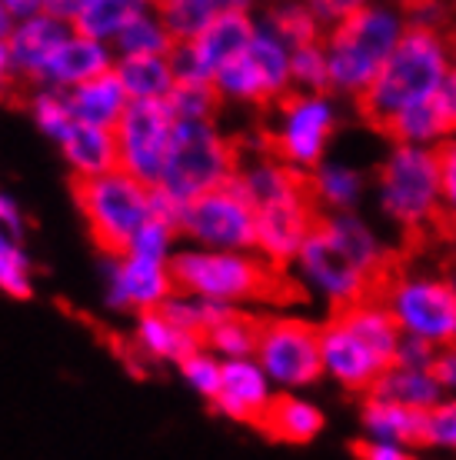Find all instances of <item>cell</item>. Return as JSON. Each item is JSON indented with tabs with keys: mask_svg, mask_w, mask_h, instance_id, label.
<instances>
[{
	"mask_svg": "<svg viewBox=\"0 0 456 460\" xmlns=\"http://www.w3.org/2000/svg\"><path fill=\"white\" fill-rule=\"evenodd\" d=\"M307 284L330 300V314L360 300H383L403 270L399 253L387 251L356 214H320L297 257Z\"/></svg>",
	"mask_w": 456,
	"mask_h": 460,
	"instance_id": "1",
	"label": "cell"
},
{
	"mask_svg": "<svg viewBox=\"0 0 456 460\" xmlns=\"http://www.w3.org/2000/svg\"><path fill=\"white\" fill-rule=\"evenodd\" d=\"M110 54L107 47L97 40H83V37H70L67 44H60L50 60L40 70V84H54V87H80V84H91L103 74H110Z\"/></svg>",
	"mask_w": 456,
	"mask_h": 460,
	"instance_id": "21",
	"label": "cell"
},
{
	"mask_svg": "<svg viewBox=\"0 0 456 460\" xmlns=\"http://www.w3.org/2000/svg\"><path fill=\"white\" fill-rule=\"evenodd\" d=\"M74 31L70 23H60L54 17H34V21L17 23L13 37L7 40V58H11L13 81L23 84H40V70L50 60V54L57 50L60 44H67Z\"/></svg>",
	"mask_w": 456,
	"mask_h": 460,
	"instance_id": "17",
	"label": "cell"
},
{
	"mask_svg": "<svg viewBox=\"0 0 456 460\" xmlns=\"http://www.w3.org/2000/svg\"><path fill=\"white\" fill-rule=\"evenodd\" d=\"M387 307L403 337L434 347H456V284L450 277L399 274L387 290Z\"/></svg>",
	"mask_w": 456,
	"mask_h": 460,
	"instance_id": "9",
	"label": "cell"
},
{
	"mask_svg": "<svg viewBox=\"0 0 456 460\" xmlns=\"http://www.w3.org/2000/svg\"><path fill=\"white\" fill-rule=\"evenodd\" d=\"M263 321H267V317H257V314H247V311H240V307H233L224 321L210 327L206 350H210V354H220L224 360H253V357H257V347H260Z\"/></svg>",
	"mask_w": 456,
	"mask_h": 460,
	"instance_id": "29",
	"label": "cell"
},
{
	"mask_svg": "<svg viewBox=\"0 0 456 460\" xmlns=\"http://www.w3.org/2000/svg\"><path fill=\"white\" fill-rule=\"evenodd\" d=\"M267 374L257 360H224V384L214 401V411L240 424H260L263 411L270 407L274 394L267 387Z\"/></svg>",
	"mask_w": 456,
	"mask_h": 460,
	"instance_id": "16",
	"label": "cell"
},
{
	"mask_svg": "<svg viewBox=\"0 0 456 460\" xmlns=\"http://www.w3.org/2000/svg\"><path fill=\"white\" fill-rule=\"evenodd\" d=\"M450 70H453V50L446 34L426 27H407L377 81L354 101L356 114L370 130H380L399 111L440 97L446 91Z\"/></svg>",
	"mask_w": 456,
	"mask_h": 460,
	"instance_id": "3",
	"label": "cell"
},
{
	"mask_svg": "<svg viewBox=\"0 0 456 460\" xmlns=\"http://www.w3.org/2000/svg\"><path fill=\"white\" fill-rule=\"evenodd\" d=\"M180 234L206 243V251H257V210L237 187L227 184L183 208Z\"/></svg>",
	"mask_w": 456,
	"mask_h": 460,
	"instance_id": "13",
	"label": "cell"
},
{
	"mask_svg": "<svg viewBox=\"0 0 456 460\" xmlns=\"http://www.w3.org/2000/svg\"><path fill=\"white\" fill-rule=\"evenodd\" d=\"M163 31L177 40V44H190L204 34L220 13L227 11V4H214V0H160L150 4Z\"/></svg>",
	"mask_w": 456,
	"mask_h": 460,
	"instance_id": "31",
	"label": "cell"
},
{
	"mask_svg": "<svg viewBox=\"0 0 456 460\" xmlns=\"http://www.w3.org/2000/svg\"><path fill=\"white\" fill-rule=\"evenodd\" d=\"M0 290L17 300H27L34 294V288H31V261L23 257L21 247H13L7 257H0Z\"/></svg>",
	"mask_w": 456,
	"mask_h": 460,
	"instance_id": "41",
	"label": "cell"
},
{
	"mask_svg": "<svg viewBox=\"0 0 456 460\" xmlns=\"http://www.w3.org/2000/svg\"><path fill=\"white\" fill-rule=\"evenodd\" d=\"M34 117L37 124H40V130H44L47 137L54 140H64L70 137V130L77 127V120H74V114H70L67 101L60 97V93H50V91H40L34 93Z\"/></svg>",
	"mask_w": 456,
	"mask_h": 460,
	"instance_id": "38",
	"label": "cell"
},
{
	"mask_svg": "<svg viewBox=\"0 0 456 460\" xmlns=\"http://www.w3.org/2000/svg\"><path fill=\"white\" fill-rule=\"evenodd\" d=\"M173 297V280L167 264H153L144 257H124L114 261V280H110V307H137L150 311Z\"/></svg>",
	"mask_w": 456,
	"mask_h": 460,
	"instance_id": "18",
	"label": "cell"
},
{
	"mask_svg": "<svg viewBox=\"0 0 456 460\" xmlns=\"http://www.w3.org/2000/svg\"><path fill=\"white\" fill-rule=\"evenodd\" d=\"M114 74L130 104L167 101L173 87H177V74L171 67V58H147V54L144 58H120Z\"/></svg>",
	"mask_w": 456,
	"mask_h": 460,
	"instance_id": "25",
	"label": "cell"
},
{
	"mask_svg": "<svg viewBox=\"0 0 456 460\" xmlns=\"http://www.w3.org/2000/svg\"><path fill=\"white\" fill-rule=\"evenodd\" d=\"M426 444L456 450V401H443L426 411Z\"/></svg>",
	"mask_w": 456,
	"mask_h": 460,
	"instance_id": "42",
	"label": "cell"
},
{
	"mask_svg": "<svg viewBox=\"0 0 456 460\" xmlns=\"http://www.w3.org/2000/svg\"><path fill=\"white\" fill-rule=\"evenodd\" d=\"M60 147H64V157L70 161V167H74L77 177H103V173L120 171L114 130L77 124Z\"/></svg>",
	"mask_w": 456,
	"mask_h": 460,
	"instance_id": "26",
	"label": "cell"
},
{
	"mask_svg": "<svg viewBox=\"0 0 456 460\" xmlns=\"http://www.w3.org/2000/svg\"><path fill=\"white\" fill-rule=\"evenodd\" d=\"M313 197L323 214H350L364 197V173L346 167V164H320L310 171Z\"/></svg>",
	"mask_w": 456,
	"mask_h": 460,
	"instance_id": "30",
	"label": "cell"
},
{
	"mask_svg": "<svg viewBox=\"0 0 456 460\" xmlns=\"http://www.w3.org/2000/svg\"><path fill=\"white\" fill-rule=\"evenodd\" d=\"M13 17H11V11H7V4H0V44H7L13 37Z\"/></svg>",
	"mask_w": 456,
	"mask_h": 460,
	"instance_id": "47",
	"label": "cell"
},
{
	"mask_svg": "<svg viewBox=\"0 0 456 460\" xmlns=\"http://www.w3.org/2000/svg\"><path fill=\"white\" fill-rule=\"evenodd\" d=\"M173 117L177 120H200V124H214L220 114L224 97L214 84H177L173 93L167 97Z\"/></svg>",
	"mask_w": 456,
	"mask_h": 460,
	"instance_id": "35",
	"label": "cell"
},
{
	"mask_svg": "<svg viewBox=\"0 0 456 460\" xmlns=\"http://www.w3.org/2000/svg\"><path fill=\"white\" fill-rule=\"evenodd\" d=\"M257 364L280 387H310L323 370L320 354V327L300 317H267L263 321Z\"/></svg>",
	"mask_w": 456,
	"mask_h": 460,
	"instance_id": "12",
	"label": "cell"
},
{
	"mask_svg": "<svg viewBox=\"0 0 456 460\" xmlns=\"http://www.w3.org/2000/svg\"><path fill=\"white\" fill-rule=\"evenodd\" d=\"M257 21L247 4H227V11L206 27L190 44H177L171 54V67L177 84H214L220 70L243 58L257 40Z\"/></svg>",
	"mask_w": 456,
	"mask_h": 460,
	"instance_id": "10",
	"label": "cell"
},
{
	"mask_svg": "<svg viewBox=\"0 0 456 460\" xmlns=\"http://www.w3.org/2000/svg\"><path fill=\"white\" fill-rule=\"evenodd\" d=\"M350 454L356 460H417L407 447H397V444H380V440H354L350 444Z\"/></svg>",
	"mask_w": 456,
	"mask_h": 460,
	"instance_id": "44",
	"label": "cell"
},
{
	"mask_svg": "<svg viewBox=\"0 0 456 460\" xmlns=\"http://www.w3.org/2000/svg\"><path fill=\"white\" fill-rule=\"evenodd\" d=\"M134 13H137V4H130V0H83L70 31H74V37L97 40V44L117 40Z\"/></svg>",
	"mask_w": 456,
	"mask_h": 460,
	"instance_id": "32",
	"label": "cell"
},
{
	"mask_svg": "<svg viewBox=\"0 0 456 460\" xmlns=\"http://www.w3.org/2000/svg\"><path fill=\"white\" fill-rule=\"evenodd\" d=\"M436 354H440V347L426 344V341H417V337H403V341H399L397 364H393V367H403V370H430V367H434Z\"/></svg>",
	"mask_w": 456,
	"mask_h": 460,
	"instance_id": "43",
	"label": "cell"
},
{
	"mask_svg": "<svg viewBox=\"0 0 456 460\" xmlns=\"http://www.w3.org/2000/svg\"><path fill=\"white\" fill-rule=\"evenodd\" d=\"M403 34H407L403 11L356 4V11L323 37L330 93H346L356 101L360 93L370 91V84L377 81V74L397 50Z\"/></svg>",
	"mask_w": 456,
	"mask_h": 460,
	"instance_id": "5",
	"label": "cell"
},
{
	"mask_svg": "<svg viewBox=\"0 0 456 460\" xmlns=\"http://www.w3.org/2000/svg\"><path fill=\"white\" fill-rule=\"evenodd\" d=\"M64 101H67L70 114L77 124H87V127H101V130H114L120 124V117L127 114V101L124 87L117 81V74H103L97 81L91 84H80L74 91L64 93Z\"/></svg>",
	"mask_w": 456,
	"mask_h": 460,
	"instance_id": "23",
	"label": "cell"
},
{
	"mask_svg": "<svg viewBox=\"0 0 456 460\" xmlns=\"http://www.w3.org/2000/svg\"><path fill=\"white\" fill-rule=\"evenodd\" d=\"M0 224L4 227H11V237H21V214H17V208H13V200H7V197L0 194Z\"/></svg>",
	"mask_w": 456,
	"mask_h": 460,
	"instance_id": "46",
	"label": "cell"
},
{
	"mask_svg": "<svg viewBox=\"0 0 456 460\" xmlns=\"http://www.w3.org/2000/svg\"><path fill=\"white\" fill-rule=\"evenodd\" d=\"M330 321L346 327L387 370L397 364V350H399V341H403V331H399V323L393 321L387 300H360L354 307L333 311Z\"/></svg>",
	"mask_w": 456,
	"mask_h": 460,
	"instance_id": "19",
	"label": "cell"
},
{
	"mask_svg": "<svg viewBox=\"0 0 456 460\" xmlns=\"http://www.w3.org/2000/svg\"><path fill=\"white\" fill-rule=\"evenodd\" d=\"M320 204L313 197V181L303 190L280 197L274 204L257 210V253L274 267L286 270L310 241L320 220Z\"/></svg>",
	"mask_w": 456,
	"mask_h": 460,
	"instance_id": "14",
	"label": "cell"
},
{
	"mask_svg": "<svg viewBox=\"0 0 456 460\" xmlns=\"http://www.w3.org/2000/svg\"><path fill=\"white\" fill-rule=\"evenodd\" d=\"M177 234L180 230L173 224L150 217L137 234V241H134V257H144V261H153V264H167V253H171V243Z\"/></svg>",
	"mask_w": 456,
	"mask_h": 460,
	"instance_id": "40",
	"label": "cell"
},
{
	"mask_svg": "<svg viewBox=\"0 0 456 460\" xmlns=\"http://www.w3.org/2000/svg\"><path fill=\"white\" fill-rule=\"evenodd\" d=\"M380 210L413 247L443 237V181L436 147H390L377 167Z\"/></svg>",
	"mask_w": 456,
	"mask_h": 460,
	"instance_id": "4",
	"label": "cell"
},
{
	"mask_svg": "<svg viewBox=\"0 0 456 460\" xmlns=\"http://www.w3.org/2000/svg\"><path fill=\"white\" fill-rule=\"evenodd\" d=\"M360 424H364L366 438L380 440V444H397V447L426 444V411H417V407L366 397Z\"/></svg>",
	"mask_w": 456,
	"mask_h": 460,
	"instance_id": "22",
	"label": "cell"
},
{
	"mask_svg": "<svg viewBox=\"0 0 456 460\" xmlns=\"http://www.w3.org/2000/svg\"><path fill=\"white\" fill-rule=\"evenodd\" d=\"M74 204L87 220L93 247L110 257L124 261L134 253V241L150 220L153 187H144L130 173L114 171L103 177H70Z\"/></svg>",
	"mask_w": 456,
	"mask_h": 460,
	"instance_id": "6",
	"label": "cell"
},
{
	"mask_svg": "<svg viewBox=\"0 0 456 460\" xmlns=\"http://www.w3.org/2000/svg\"><path fill=\"white\" fill-rule=\"evenodd\" d=\"M137 347L150 360H177V364H180L183 357L197 354V350H206L204 341H197L194 334H187L183 327H177L160 307L140 311Z\"/></svg>",
	"mask_w": 456,
	"mask_h": 460,
	"instance_id": "27",
	"label": "cell"
},
{
	"mask_svg": "<svg viewBox=\"0 0 456 460\" xmlns=\"http://www.w3.org/2000/svg\"><path fill=\"white\" fill-rule=\"evenodd\" d=\"M320 354H323V370L330 374L340 387L354 394H370L373 384L383 374V364L356 341L346 327L337 321L320 323Z\"/></svg>",
	"mask_w": 456,
	"mask_h": 460,
	"instance_id": "15",
	"label": "cell"
},
{
	"mask_svg": "<svg viewBox=\"0 0 456 460\" xmlns=\"http://www.w3.org/2000/svg\"><path fill=\"white\" fill-rule=\"evenodd\" d=\"M13 247H17V243H13L11 237H7V234H4V230H0V257H7V253H11Z\"/></svg>",
	"mask_w": 456,
	"mask_h": 460,
	"instance_id": "48",
	"label": "cell"
},
{
	"mask_svg": "<svg viewBox=\"0 0 456 460\" xmlns=\"http://www.w3.org/2000/svg\"><path fill=\"white\" fill-rule=\"evenodd\" d=\"M274 114L276 127H263L257 134L263 154L297 171H317L323 164V150L337 134V111L330 93L290 91L274 107Z\"/></svg>",
	"mask_w": 456,
	"mask_h": 460,
	"instance_id": "8",
	"label": "cell"
},
{
	"mask_svg": "<svg viewBox=\"0 0 456 460\" xmlns=\"http://www.w3.org/2000/svg\"><path fill=\"white\" fill-rule=\"evenodd\" d=\"M180 374H183V380H187L197 394H204L210 403L217 401L220 384H224V360H220L217 354H210V350H197V354L183 357Z\"/></svg>",
	"mask_w": 456,
	"mask_h": 460,
	"instance_id": "37",
	"label": "cell"
},
{
	"mask_svg": "<svg viewBox=\"0 0 456 460\" xmlns=\"http://www.w3.org/2000/svg\"><path fill=\"white\" fill-rule=\"evenodd\" d=\"M263 27H267L290 54L300 50V47L323 44V37H327V31H323L317 21V13L310 11V7H300V4H280V7H270Z\"/></svg>",
	"mask_w": 456,
	"mask_h": 460,
	"instance_id": "34",
	"label": "cell"
},
{
	"mask_svg": "<svg viewBox=\"0 0 456 460\" xmlns=\"http://www.w3.org/2000/svg\"><path fill=\"white\" fill-rule=\"evenodd\" d=\"M253 430H260L263 438L276 444H310L323 430V411L294 394H274V401Z\"/></svg>",
	"mask_w": 456,
	"mask_h": 460,
	"instance_id": "24",
	"label": "cell"
},
{
	"mask_svg": "<svg viewBox=\"0 0 456 460\" xmlns=\"http://www.w3.org/2000/svg\"><path fill=\"white\" fill-rule=\"evenodd\" d=\"M366 397L403 403V407H417V411H434L436 403H443V387L436 384L430 370L390 367L380 374V380L373 384V391L366 394Z\"/></svg>",
	"mask_w": 456,
	"mask_h": 460,
	"instance_id": "28",
	"label": "cell"
},
{
	"mask_svg": "<svg viewBox=\"0 0 456 460\" xmlns=\"http://www.w3.org/2000/svg\"><path fill=\"white\" fill-rule=\"evenodd\" d=\"M430 374H434V380L443 391H456V347H443V350L436 354Z\"/></svg>",
	"mask_w": 456,
	"mask_h": 460,
	"instance_id": "45",
	"label": "cell"
},
{
	"mask_svg": "<svg viewBox=\"0 0 456 460\" xmlns=\"http://www.w3.org/2000/svg\"><path fill=\"white\" fill-rule=\"evenodd\" d=\"M377 134L390 140V147H440L446 137H453L456 127L450 107H446V97L440 93L434 101L413 104L407 111H399L397 117H390Z\"/></svg>",
	"mask_w": 456,
	"mask_h": 460,
	"instance_id": "20",
	"label": "cell"
},
{
	"mask_svg": "<svg viewBox=\"0 0 456 460\" xmlns=\"http://www.w3.org/2000/svg\"><path fill=\"white\" fill-rule=\"evenodd\" d=\"M173 280V297L214 300V304H270L290 307L303 304L307 290L300 280L263 261L260 253L233 251H183L167 261Z\"/></svg>",
	"mask_w": 456,
	"mask_h": 460,
	"instance_id": "2",
	"label": "cell"
},
{
	"mask_svg": "<svg viewBox=\"0 0 456 460\" xmlns=\"http://www.w3.org/2000/svg\"><path fill=\"white\" fill-rule=\"evenodd\" d=\"M440 181H443V237L456 243V134L436 147Z\"/></svg>",
	"mask_w": 456,
	"mask_h": 460,
	"instance_id": "39",
	"label": "cell"
},
{
	"mask_svg": "<svg viewBox=\"0 0 456 460\" xmlns=\"http://www.w3.org/2000/svg\"><path fill=\"white\" fill-rule=\"evenodd\" d=\"M240 171V137L220 134L217 124L200 120H177L171 140V154L163 164L160 190L177 200L190 204L197 197L214 194L227 187Z\"/></svg>",
	"mask_w": 456,
	"mask_h": 460,
	"instance_id": "7",
	"label": "cell"
},
{
	"mask_svg": "<svg viewBox=\"0 0 456 460\" xmlns=\"http://www.w3.org/2000/svg\"><path fill=\"white\" fill-rule=\"evenodd\" d=\"M117 47L124 50V58H171L177 40H173L150 4H137V13L127 21V27L117 37Z\"/></svg>",
	"mask_w": 456,
	"mask_h": 460,
	"instance_id": "33",
	"label": "cell"
},
{
	"mask_svg": "<svg viewBox=\"0 0 456 460\" xmlns=\"http://www.w3.org/2000/svg\"><path fill=\"white\" fill-rule=\"evenodd\" d=\"M290 81L300 93H330V67L323 44L300 47L290 54Z\"/></svg>",
	"mask_w": 456,
	"mask_h": 460,
	"instance_id": "36",
	"label": "cell"
},
{
	"mask_svg": "<svg viewBox=\"0 0 456 460\" xmlns=\"http://www.w3.org/2000/svg\"><path fill=\"white\" fill-rule=\"evenodd\" d=\"M173 127H177V117L167 101L127 107V114L114 127L120 171L130 173L144 187H160L163 164L171 154Z\"/></svg>",
	"mask_w": 456,
	"mask_h": 460,
	"instance_id": "11",
	"label": "cell"
}]
</instances>
